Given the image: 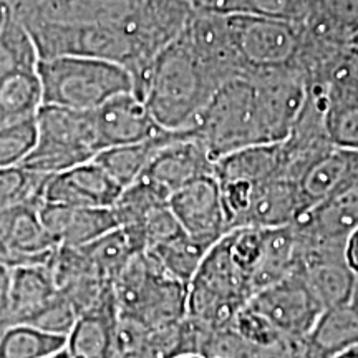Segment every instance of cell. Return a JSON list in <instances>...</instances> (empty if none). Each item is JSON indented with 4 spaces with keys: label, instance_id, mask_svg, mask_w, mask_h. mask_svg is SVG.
I'll list each match as a JSON object with an SVG mask.
<instances>
[{
    "label": "cell",
    "instance_id": "cell-9",
    "mask_svg": "<svg viewBox=\"0 0 358 358\" xmlns=\"http://www.w3.org/2000/svg\"><path fill=\"white\" fill-rule=\"evenodd\" d=\"M252 80L264 140L267 145L289 136L307 96V83L295 69L259 73Z\"/></svg>",
    "mask_w": 358,
    "mask_h": 358
},
{
    "label": "cell",
    "instance_id": "cell-39",
    "mask_svg": "<svg viewBox=\"0 0 358 358\" xmlns=\"http://www.w3.org/2000/svg\"><path fill=\"white\" fill-rule=\"evenodd\" d=\"M7 229H8V209H2V211H0V264H2V257L3 254H6Z\"/></svg>",
    "mask_w": 358,
    "mask_h": 358
},
{
    "label": "cell",
    "instance_id": "cell-27",
    "mask_svg": "<svg viewBox=\"0 0 358 358\" xmlns=\"http://www.w3.org/2000/svg\"><path fill=\"white\" fill-rule=\"evenodd\" d=\"M211 245L192 239L186 232L174 239L145 250L166 274L189 285Z\"/></svg>",
    "mask_w": 358,
    "mask_h": 358
},
{
    "label": "cell",
    "instance_id": "cell-4",
    "mask_svg": "<svg viewBox=\"0 0 358 358\" xmlns=\"http://www.w3.org/2000/svg\"><path fill=\"white\" fill-rule=\"evenodd\" d=\"M252 295L250 275L234 261L224 236L187 285V317L213 330L229 329Z\"/></svg>",
    "mask_w": 358,
    "mask_h": 358
},
{
    "label": "cell",
    "instance_id": "cell-21",
    "mask_svg": "<svg viewBox=\"0 0 358 358\" xmlns=\"http://www.w3.org/2000/svg\"><path fill=\"white\" fill-rule=\"evenodd\" d=\"M299 252L301 237L294 224L264 229L261 257L252 272L254 294L297 272Z\"/></svg>",
    "mask_w": 358,
    "mask_h": 358
},
{
    "label": "cell",
    "instance_id": "cell-37",
    "mask_svg": "<svg viewBox=\"0 0 358 358\" xmlns=\"http://www.w3.org/2000/svg\"><path fill=\"white\" fill-rule=\"evenodd\" d=\"M12 325L8 310V268L0 266V337Z\"/></svg>",
    "mask_w": 358,
    "mask_h": 358
},
{
    "label": "cell",
    "instance_id": "cell-26",
    "mask_svg": "<svg viewBox=\"0 0 358 358\" xmlns=\"http://www.w3.org/2000/svg\"><path fill=\"white\" fill-rule=\"evenodd\" d=\"M301 25L315 37L352 43L358 35V0H310Z\"/></svg>",
    "mask_w": 358,
    "mask_h": 358
},
{
    "label": "cell",
    "instance_id": "cell-32",
    "mask_svg": "<svg viewBox=\"0 0 358 358\" xmlns=\"http://www.w3.org/2000/svg\"><path fill=\"white\" fill-rule=\"evenodd\" d=\"M35 141H37L35 118L0 128V168L20 164L32 151Z\"/></svg>",
    "mask_w": 358,
    "mask_h": 358
},
{
    "label": "cell",
    "instance_id": "cell-40",
    "mask_svg": "<svg viewBox=\"0 0 358 358\" xmlns=\"http://www.w3.org/2000/svg\"><path fill=\"white\" fill-rule=\"evenodd\" d=\"M194 10H219L224 0H187Z\"/></svg>",
    "mask_w": 358,
    "mask_h": 358
},
{
    "label": "cell",
    "instance_id": "cell-36",
    "mask_svg": "<svg viewBox=\"0 0 358 358\" xmlns=\"http://www.w3.org/2000/svg\"><path fill=\"white\" fill-rule=\"evenodd\" d=\"M252 358H308L306 340L280 338L266 347H252Z\"/></svg>",
    "mask_w": 358,
    "mask_h": 358
},
{
    "label": "cell",
    "instance_id": "cell-22",
    "mask_svg": "<svg viewBox=\"0 0 358 358\" xmlns=\"http://www.w3.org/2000/svg\"><path fill=\"white\" fill-rule=\"evenodd\" d=\"M306 343L319 358H330L358 343V285L345 302L322 312Z\"/></svg>",
    "mask_w": 358,
    "mask_h": 358
},
{
    "label": "cell",
    "instance_id": "cell-29",
    "mask_svg": "<svg viewBox=\"0 0 358 358\" xmlns=\"http://www.w3.org/2000/svg\"><path fill=\"white\" fill-rule=\"evenodd\" d=\"M65 343L64 337L32 325L13 324L0 337V358H45L64 350Z\"/></svg>",
    "mask_w": 358,
    "mask_h": 358
},
{
    "label": "cell",
    "instance_id": "cell-6",
    "mask_svg": "<svg viewBox=\"0 0 358 358\" xmlns=\"http://www.w3.org/2000/svg\"><path fill=\"white\" fill-rule=\"evenodd\" d=\"M35 123L37 141L20 163L35 173L53 176L92 161L100 153L92 111L42 105Z\"/></svg>",
    "mask_w": 358,
    "mask_h": 358
},
{
    "label": "cell",
    "instance_id": "cell-25",
    "mask_svg": "<svg viewBox=\"0 0 358 358\" xmlns=\"http://www.w3.org/2000/svg\"><path fill=\"white\" fill-rule=\"evenodd\" d=\"M176 133L178 131H166L164 129L163 133L156 134L150 140L133 143V145L106 148V150L100 151L93 161L100 164L124 189L141 176L156 153L164 145H168Z\"/></svg>",
    "mask_w": 358,
    "mask_h": 358
},
{
    "label": "cell",
    "instance_id": "cell-44",
    "mask_svg": "<svg viewBox=\"0 0 358 358\" xmlns=\"http://www.w3.org/2000/svg\"><path fill=\"white\" fill-rule=\"evenodd\" d=\"M173 358H204L201 353H182V355L173 357Z\"/></svg>",
    "mask_w": 358,
    "mask_h": 358
},
{
    "label": "cell",
    "instance_id": "cell-14",
    "mask_svg": "<svg viewBox=\"0 0 358 358\" xmlns=\"http://www.w3.org/2000/svg\"><path fill=\"white\" fill-rule=\"evenodd\" d=\"M122 191L123 187L92 159L48 178L43 189V203L113 208Z\"/></svg>",
    "mask_w": 358,
    "mask_h": 358
},
{
    "label": "cell",
    "instance_id": "cell-17",
    "mask_svg": "<svg viewBox=\"0 0 358 358\" xmlns=\"http://www.w3.org/2000/svg\"><path fill=\"white\" fill-rule=\"evenodd\" d=\"M38 214L43 227L55 244L64 248H83L118 227L111 208H80L42 203Z\"/></svg>",
    "mask_w": 358,
    "mask_h": 358
},
{
    "label": "cell",
    "instance_id": "cell-1",
    "mask_svg": "<svg viewBox=\"0 0 358 358\" xmlns=\"http://www.w3.org/2000/svg\"><path fill=\"white\" fill-rule=\"evenodd\" d=\"M221 85L181 34L156 57L141 100L161 128L181 131L191 127Z\"/></svg>",
    "mask_w": 358,
    "mask_h": 358
},
{
    "label": "cell",
    "instance_id": "cell-23",
    "mask_svg": "<svg viewBox=\"0 0 358 358\" xmlns=\"http://www.w3.org/2000/svg\"><path fill=\"white\" fill-rule=\"evenodd\" d=\"M325 93V129L334 146L358 151V90L350 78L320 85Z\"/></svg>",
    "mask_w": 358,
    "mask_h": 358
},
{
    "label": "cell",
    "instance_id": "cell-7",
    "mask_svg": "<svg viewBox=\"0 0 358 358\" xmlns=\"http://www.w3.org/2000/svg\"><path fill=\"white\" fill-rule=\"evenodd\" d=\"M226 15L244 77L295 69L302 43L301 24L241 13Z\"/></svg>",
    "mask_w": 358,
    "mask_h": 358
},
{
    "label": "cell",
    "instance_id": "cell-45",
    "mask_svg": "<svg viewBox=\"0 0 358 358\" xmlns=\"http://www.w3.org/2000/svg\"><path fill=\"white\" fill-rule=\"evenodd\" d=\"M353 45H358V35H357V37L355 38H353V42H352Z\"/></svg>",
    "mask_w": 358,
    "mask_h": 358
},
{
    "label": "cell",
    "instance_id": "cell-5",
    "mask_svg": "<svg viewBox=\"0 0 358 358\" xmlns=\"http://www.w3.org/2000/svg\"><path fill=\"white\" fill-rule=\"evenodd\" d=\"M120 315L150 329L178 324L187 317V285L171 277L146 252L136 254L113 280Z\"/></svg>",
    "mask_w": 358,
    "mask_h": 358
},
{
    "label": "cell",
    "instance_id": "cell-16",
    "mask_svg": "<svg viewBox=\"0 0 358 358\" xmlns=\"http://www.w3.org/2000/svg\"><path fill=\"white\" fill-rule=\"evenodd\" d=\"M192 50L211 69L222 83L244 77L243 66L232 45L227 15L217 10H194L182 30Z\"/></svg>",
    "mask_w": 358,
    "mask_h": 358
},
{
    "label": "cell",
    "instance_id": "cell-2",
    "mask_svg": "<svg viewBox=\"0 0 358 358\" xmlns=\"http://www.w3.org/2000/svg\"><path fill=\"white\" fill-rule=\"evenodd\" d=\"M43 105L93 111L111 98L134 93V78L122 65L90 57L38 58Z\"/></svg>",
    "mask_w": 358,
    "mask_h": 358
},
{
    "label": "cell",
    "instance_id": "cell-10",
    "mask_svg": "<svg viewBox=\"0 0 358 358\" xmlns=\"http://www.w3.org/2000/svg\"><path fill=\"white\" fill-rule=\"evenodd\" d=\"M299 237L301 252L297 272L307 282L324 310L345 302L358 285V279L343 257V243H319L306 239L301 232Z\"/></svg>",
    "mask_w": 358,
    "mask_h": 358
},
{
    "label": "cell",
    "instance_id": "cell-46",
    "mask_svg": "<svg viewBox=\"0 0 358 358\" xmlns=\"http://www.w3.org/2000/svg\"><path fill=\"white\" fill-rule=\"evenodd\" d=\"M0 2H2V0H0Z\"/></svg>",
    "mask_w": 358,
    "mask_h": 358
},
{
    "label": "cell",
    "instance_id": "cell-11",
    "mask_svg": "<svg viewBox=\"0 0 358 358\" xmlns=\"http://www.w3.org/2000/svg\"><path fill=\"white\" fill-rule=\"evenodd\" d=\"M208 174H214V161L208 150L192 136L191 129H181L156 153L138 179L169 199L181 187Z\"/></svg>",
    "mask_w": 358,
    "mask_h": 358
},
{
    "label": "cell",
    "instance_id": "cell-38",
    "mask_svg": "<svg viewBox=\"0 0 358 358\" xmlns=\"http://www.w3.org/2000/svg\"><path fill=\"white\" fill-rule=\"evenodd\" d=\"M343 257L353 275L358 279V226L347 236L343 243Z\"/></svg>",
    "mask_w": 358,
    "mask_h": 358
},
{
    "label": "cell",
    "instance_id": "cell-8",
    "mask_svg": "<svg viewBox=\"0 0 358 358\" xmlns=\"http://www.w3.org/2000/svg\"><path fill=\"white\" fill-rule=\"evenodd\" d=\"M248 307L266 319L284 338L306 340L324 307L299 272L252 295Z\"/></svg>",
    "mask_w": 358,
    "mask_h": 358
},
{
    "label": "cell",
    "instance_id": "cell-20",
    "mask_svg": "<svg viewBox=\"0 0 358 358\" xmlns=\"http://www.w3.org/2000/svg\"><path fill=\"white\" fill-rule=\"evenodd\" d=\"M60 290L48 266L8 268V310L13 324L30 325L55 301Z\"/></svg>",
    "mask_w": 358,
    "mask_h": 358
},
{
    "label": "cell",
    "instance_id": "cell-33",
    "mask_svg": "<svg viewBox=\"0 0 358 358\" xmlns=\"http://www.w3.org/2000/svg\"><path fill=\"white\" fill-rule=\"evenodd\" d=\"M231 329L250 347H266L284 338L261 313L252 310L248 306L237 313Z\"/></svg>",
    "mask_w": 358,
    "mask_h": 358
},
{
    "label": "cell",
    "instance_id": "cell-31",
    "mask_svg": "<svg viewBox=\"0 0 358 358\" xmlns=\"http://www.w3.org/2000/svg\"><path fill=\"white\" fill-rule=\"evenodd\" d=\"M310 0H224L217 12L241 13L302 24Z\"/></svg>",
    "mask_w": 358,
    "mask_h": 358
},
{
    "label": "cell",
    "instance_id": "cell-30",
    "mask_svg": "<svg viewBox=\"0 0 358 358\" xmlns=\"http://www.w3.org/2000/svg\"><path fill=\"white\" fill-rule=\"evenodd\" d=\"M48 178L22 164L0 168V211L43 203V189Z\"/></svg>",
    "mask_w": 358,
    "mask_h": 358
},
{
    "label": "cell",
    "instance_id": "cell-35",
    "mask_svg": "<svg viewBox=\"0 0 358 358\" xmlns=\"http://www.w3.org/2000/svg\"><path fill=\"white\" fill-rule=\"evenodd\" d=\"M185 229L181 227V224L174 216L171 208L168 204L159 206L153 213H150V216L145 219L141 226V236L145 241V250L155 248L168 241L174 239V237L181 236Z\"/></svg>",
    "mask_w": 358,
    "mask_h": 358
},
{
    "label": "cell",
    "instance_id": "cell-43",
    "mask_svg": "<svg viewBox=\"0 0 358 358\" xmlns=\"http://www.w3.org/2000/svg\"><path fill=\"white\" fill-rule=\"evenodd\" d=\"M45 358H70V355H69V353H66V350L64 348V350H62V352H57V353H53V355L45 357Z\"/></svg>",
    "mask_w": 358,
    "mask_h": 358
},
{
    "label": "cell",
    "instance_id": "cell-19",
    "mask_svg": "<svg viewBox=\"0 0 358 358\" xmlns=\"http://www.w3.org/2000/svg\"><path fill=\"white\" fill-rule=\"evenodd\" d=\"M301 191L297 182L285 178H274L254 187L248 211L241 227L290 226L302 216Z\"/></svg>",
    "mask_w": 358,
    "mask_h": 358
},
{
    "label": "cell",
    "instance_id": "cell-41",
    "mask_svg": "<svg viewBox=\"0 0 358 358\" xmlns=\"http://www.w3.org/2000/svg\"><path fill=\"white\" fill-rule=\"evenodd\" d=\"M350 70L353 82H355V87L358 90V45H352L350 50Z\"/></svg>",
    "mask_w": 358,
    "mask_h": 358
},
{
    "label": "cell",
    "instance_id": "cell-18",
    "mask_svg": "<svg viewBox=\"0 0 358 358\" xmlns=\"http://www.w3.org/2000/svg\"><path fill=\"white\" fill-rule=\"evenodd\" d=\"M355 185H358V151L334 146L299 181L303 213Z\"/></svg>",
    "mask_w": 358,
    "mask_h": 358
},
{
    "label": "cell",
    "instance_id": "cell-47",
    "mask_svg": "<svg viewBox=\"0 0 358 358\" xmlns=\"http://www.w3.org/2000/svg\"><path fill=\"white\" fill-rule=\"evenodd\" d=\"M0 266H2V264H0Z\"/></svg>",
    "mask_w": 358,
    "mask_h": 358
},
{
    "label": "cell",
    "instance_id": "cell-34",
    "mask_svg": "<svg viewBox=\"0 0 358 358\" xmlns=\"http://www.w3.org/2000/svg\"><path fill=\"white\" fill-rule=\"evenodd\" d=\"M78 315L80 313L77 310V307L60 292L57 295L55 301L45 308L30 325L35 327V329L43 330V332L47 334L66 338V335H69L70 330L73 329Z\"/></svg>",
    "mask_w": 358,
    "mask_h": 358
},
{
    "label": "cell",
    "instance_id": "cell-3",
    "mask_svg": "<svg viewBox=\"0 0 358 358\" xmlns=\"http://www.w3.org/2000/svg\"><path fill=\"white\" fill-rule=\"evenodd\" d=\"M187 129L203 143L214 163L243 148L267 145L252 80L237 77L221 85Z\"/></svg>",
    "mask_w": 358,
    "mask_h": 358
},
{
    "label": "cell",
    "instance_id": "cell-15",
    "mask_svg": "<svg viewBox=\"0 0 358 358\" xmlns=\"http://www.w3.org/2000/svg\"><path fill=\"white\" fill-rule=\"evenodd\" d=\"M120 308L115 287L83 310L66 335L65 350L70 358H115L118 342Z\"/></svg>",
    "mask_w": 358,
    "mask_h": 358
},
{
    "label": "cell",
    "instance_id": "cell-12",
    "mask_svg": "<svg viewBox=\"0 0 358 358\" xmlns=\"http://www.w3.org/2000/svg\"><path fill=\"white\" fill-rule=\"evenodd\" d=\"M169 208L187 236L211 248L231 232L214 174L194 179L174 192Z\"/></svg>",
    "mask_w": 358,
    "mask_h": 358
},
{
    "label": "cell",
    "instance_id": "cell-42",
    "mask_svg": "<svg viewBox=\"0 0 358 358\" xmlns=\"http://www.w3.org/2000/svg\"><path fill=\"white\" fill-rule=\"evenodd\" d=\"M330 358H358V343H353V345L334 353Z\"/></svg>",
    "mask_w": 358,
    "mask_h": 358
},
{
    "label": "cell",
    "instance_id": "cell-13",
    "mask_svg": "<svg viewBox=\"0 0 358 358\" xmlns=\"http://www.w3.org/2000/svg\"><path fill=\"white\" fill-rule=\"evenodd\" d=\"M92 113L100 151L106 148L150 140L164 131L156 123L145 101L140 100L134 93H124V95L111 98Z\"/></svg>",
    "mask_w": 358,
    "mask_h": 358
},
{
    "label": "cell",
    "instance_id": "cell-28",
    "mask_svg": "<svg viewBox=\"0 0 358 358\" xmlns=\"http://www.w3.org/2000/svg\"><path fill=\"white\" fill-rule=\"evenodd\" d=\"M83 252L106 280L113 282L120 272L131 262L136 254L143 252L140 244L124 227H115L96 241L83 245Z\"/></svg>",
    "mask_w": 358,
    "mask_h": 358
},
{
    "label": "cell",
    "instance_id": "cell-24",
    "mask_svg": "<svg viewBox=\"0 0 358 358\" xmlns=\"http://www.w3.org/2000/svg\"><path fill=\"white\" fill-rule=\"evenodd\" d=\"M280 143L243 148L222 156L214 163V178L217 181H241L262 185L268 179L280 178Z\"/></svg>",
    "mask_w": 358,
    "mask_h": 358
}]
</instances>
